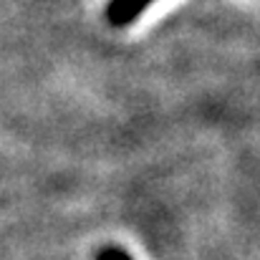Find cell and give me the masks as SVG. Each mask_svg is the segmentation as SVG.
<instances>
[{"mask_svg":"<svg viewBox=\"0 0 260 260\" xmlns=\"http://www.w3.org/2000/svg\"><path fill=\"white\" fill-rule=\"evenodd\" d=\"M152 0H111L109 5V20L114 25H126L132 18H137Z\"/></svg>","mask_w":260,"mask_h":260,"instance_id":"1","label":"cell"},{"mask_svg":"<svg viewBox=\"0 0 260 260\" xmlns=\"http://www.w3.org/2000/svg\"><path fill=\"white\" fill-rule=\"evenodd\" d=\"M96 260H132L126 253H121V250H116V248H106V250H101L99 253V258Z\"/></svg>","mask_w":260,"mask_h":260,"instance_id":"2","label":"cell"}]
</instances>
